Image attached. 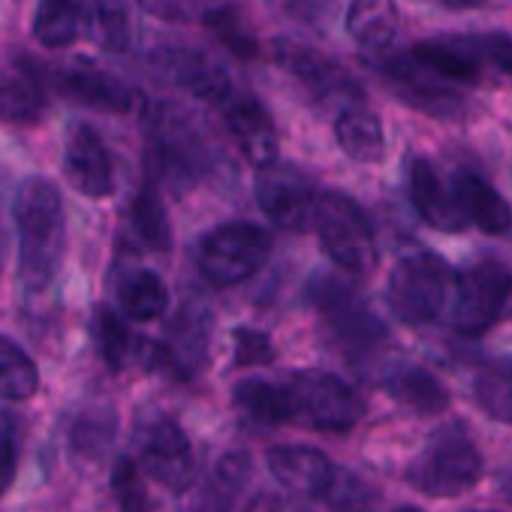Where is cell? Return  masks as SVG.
<instances>
[{"instance_id":"obj_26","label":"cell","mask_w":512,"mask_h":512,"mask_svg":"<svg viewBox=\"0 0 512 512\" xmlns=\"http://www.w3.org/2000/svg\"><path fill=\"white\" fill-rule=\"evenodd\" d=\"M347 34L365 52H383L398 37V7L392 0H350Z\"/></svg>"},{"instance_id":"obj_3","label":"cell","mask_w":512,"mask_h":512,"mask_svg":"<svg viewBox=\"0 0 512 512\" xmlns=\"http://www.w3.org/2000/svg\"><path fill=\"white\" fill-rule=\"evenodd\" d=\"M272 253V238L256 223H226L211 229L196 247V269L205 284L226 290L250 281Z\"/></svg>"},{"instance_id":"obj_31","label":"cell","mask_w":512,"mask_h":512,"mask_svg":"<svg viewBox=\"0 0 512 512\" xmlns=\"http://www.w3.org/2000/svg\"><path fill=\"white\" fill-rule=\"evenodd\" d=\"M121 308L130 320H157L169 308V290L154 272H133L121 284Z\"/></svg>"},{"instance_id":"obj_1","label":"cell","mask_w":512,"mask_h":512,"mask_svg":"<svg viewBox=\"0 0 512 512\" xmlns=\"http://www.w3.org/2000/svg\"><path fill=\"white\" fill-rule=\"evenodd\" d=\"M13 217L19 229V275L31 293H43L64 256L67 223L61 190L40 175H31L19 184Z\"/></svg>"},{"instance_id":"obj_19","label":"cell","mask_w":512,"mask_h":512,"mask_svg":"<svg viewBox=\"0 0 512 512\" xmlns=\"http://www.w3.org/2000/svg\"><path fill=\"white\" fill-rule=\"evenodd\" d=\"M208 335H211V314L202 308H184L178 320L169 329V338L163 347H157L160 362L178 374L181 380L193 377L208 353Z\"/></svg>"},{"instance_id":"obj_13","label":"cell","mask_w":512,"mask_h":512,"mask_svg":"<svg viewBox=\"0 0 512 512\" xmlns=\"http://www.w3.org/2000/svg\"><path fill=\"white\" fill-rule=\"evenodd\" d=\"M139 467L169 491H187L196 482L190 440L172 419L148 425L139 440Z\"/></svg>"},{"instance_id":"obj_16","label":"cell","mask_w":512,"mask_h":512,"mask_svg":"<svg viewBox=\"0 0 512 512\" xmlns=\"http://www.w3.org/2000/svg\"><path fill=\"white\" fill-rule=\"evenodd\" d=\"M223 118L235 145L256 169L278 160V130H275L272 115L260 106V100H253V97L226 100Z\"/></svg>"},{"instance_id":"obj_7","label":"cell","mask_w":512,"mask_h":512,"mask_svg":"<svg viewBox=\"0 0 512 512\" xmlns=\"http://www.w3.org/2000/svg\"><path fill=\"white\" fill-rule=\"evenodd\" d=\"M374 73L413 109L431 115V118H443V121H458L464 115V97L458 91V85L440 79L437 73H431L425 64H419L410 52H368Z\"/></svg>"},{"instance_id":"obj_12","label":"cell","mask_w":512,"mask_h":512,"mask_svg":"<svg viewBox=\"0 0 512 512\" xmlns=\"http://www.w3.org/2000/svg\"><path fill=\"white\" fill-rule=\"evenodd\" d=\"M272 58L281 70H287L314 100H347V103H359L362 91L359 85L350 79V73L344 67H338L332 58L293 43V40H275L272 43Z\"/></svg>"},{"instance_id":"obj_5","label":"cell","mask_w":512,"mask_h":512,"mask_svg":"<svg viewBox=\"0 0 512 512\" xmlns=\"http://www.w3.org/2000/svg\"><path fill=\"white\" fill-rule=\"evenodd\" d=\"M479 476L482 455L458 422L440 428L407 470V482L428 497H455Z\"/></svg>"},{"instance_id":"obj_43","label":"cell","mask_w":512,"mask_h":512,"mask_svg":"<svg viewBox=\"0 0 512 512\" xmlns=\"http://www.w3.org/2000/svg\"><path fill=\"white\" fill-rule=\"evenodd\" d=\"M482 58H488L497 70H503L506 76H512V37L506 34H485L476 40Z\"/></svg>"},{"instance_id":"obj_33","label":"cell","mask_w":512,"mask_h":512,"mask_svg":"<svg viewBox=\"0 0 512 512\" xmlns=\"http://www.w3.org/2000/svg\"><path fill=\"white\" fill-rule=\"evenodd\" d=\"M473 389H476L479 407L491 419L512 425V362L509 359H497V362L485 365L479 371Z\"/></svg>"},{"instance_id":"obj_11","label":"cell","mask_w":512,"mask_h":512,"mask_svg":"<svg viewBox=\"0 0 512 512\" xmlns=\"http://www.w3.org/2000/svg\"><path fill=\"white\" fill-rule=\"evenodd\" d=\"M311 299L323 311L335 338L347 350H371L386 338L383 323L356 299L353 287H347L335 278H320L311 287Z\"/></svg>"},{"instance_id":"obj_4","label":"cell","mask_w":512,"mask_h":512,"mask_svg":"<svg viewBox=\"0 0 512 512\" xmlns=\"http://www.w3.org/2000/svg\"><path fill=\"white\" fill-rule=\"evenodd\" d=\"M452 293V272L443 256L431 250H410L389 275V308L407 326L434 323Z\"/></svg>"},{"instance_id":"obj_27","label":"cell","mask_w":512,"mask_h":512,"mask_svg":"<svg viewBox=\"0 0 512 512\" xmlns=\"http://www.w3.org/2000/svg\"><path fill=\"white\" fill-rule=\"evenodd\" d=\"M386 389L398 404H404L407 410H413L419 416H434V413L446 410V404H449L446 386L431 371L416 368V365H401V368L389 371Z\"/></svg>"},{"instance_id":"obj_39","label":"cell","mask_w":512,"mask_h":512,"mask_svg":"<svg viewBox=\"0 0 512 512\" xmlns=\"http://www.w3.org/2000/svg\"><path fill=\"white\" fill-rule=\"evenodd\" d=\"M112 434H115V419H109L103 413H91V416H82L73 425V446L79 452L100 455L109 446Z\"/></svg>"},{"instance_id":"obj_14","label":"cell","mask_w":512,"mask_h":512,"mask_svg":"<svg viewBox=\"0 0 512 512\" xmlns=\"http://www.w3.org/2000/svg\"><path fill=\"white\" fill-rule=\"evenodd\" d=\"M64 172H67L70 184L88 199H106L112 193V187H115L112 160H109V151L94 127L76 124L67 133Z\"/></svg>"},{"instance_id":"obj_15","label":"cell","mask_w":512,"mask_h":512,"mask_svg":"<svg viewBox=\"0 0 512 512\" xmlns=\"http://www.w3.org/2000/svg\"><path fill=\"white\" fill-rule=\"evenodd\" d=\"M407 193L416 208V214L440 229V232H458L467 226V217L461 214L452 187H446L434 169L431 160L425 157H407Z\"/></svg>"},{"instance_id":"obj_29","label":"cell","mask_w":512,"mask_h":512,"mask_svg":"<svg viewBox=\"0 0 512 512\" xmlns=\"http://www.w3.org/2000/svg\"><path fill=\"white\" fill-rule=\"evenodd\" d=\"M85 13L76 0H40L34 13V37L46 49H67L82 34Z\"/></svg>"},{"instance_id":"obj_32","label":"cell","mask_w":512,"mask_h":512,"mask_svg":"<svg viewBox=\"0 0 512 512\" xmlns=\"http://www.w3.org/2000/svg\"><path fill=\"white\" fill-rule=\"evenodd\" d=\"M130 220H133V229L136 235L154 247V250H169L172 244V226H169V217H166V205L157 193L154 184H145L136 199H133V208H130Z\"/></svg>"},{"instance_id":"obj_6","label":"cell","mask_w":512,"mask_h":512,"mask_svg":"<svg viewBox=\"0 0 512 512\" xmlns=\"http://www.w3.org/2000/svg\"><path fill=\"white\" fill-rule=\"evenodd\" d=\"M323 250L332 256V263L353 272L368 275L377 269V241L374 229L365 217V211L341 190H323L317 196V214H314Z\"/></svg>"},{"instance_id":"obj_10","label":"cell","mask_w":512,"mask_h":512,"mask_svg":"<svg viewBox=\"0 0 512 512\" xmlns=\"http://www.w3.org/2000/svg\"><path fill=\"white\" fill-rule=\"evenodd\" d=\"M253 193L260 202L263 214L287 232H305L317 214V196L302 169L293 163H269L256 169Z\"/></svg>"},{"instance_id":"obj_38","label":"cell","mask_w":512,"mask_h":512,"mask_svg":"<svg viewBox=\"0 0 512 512\" xmlns=\"http://www.w3.org/2000/svg\"><path fill=\"white\" fill-rule=\"evenodd\" d=\"M19 470V422L13 413L0 410V497H4Z\"/></svg>"},{"instance_id":"obj_44","label":"cell","mask_w":512,"mask_h":512,"mask_svg":"<svg viewBox=\"0 0 512 512\" xmlns=\"http://www.w3.org/2000/svg\"><path fill=\"white\" fill-rule=\"evenodd\" d=\"M497 488H500V494H503V497L512 503V467L500 473V479H497Z\"/></svg>"},{"instance_id":"obj_18","label":"cell","mask_w":512,"mask_h":512,"mask_svg":"<svg viewBox=\"0 0 512 512\" xmlns=\"http://www.w3.org/2000/svg\"><path fill=\"white\" fill-rule=\"evenodd\" d=\"M55 85L76 103H85V106H94L103 112H127L136 100V94L127 82H121L118 76H112L100 67H91V64H76V67L58 70Z\"/></svg>"},{"instance_id":"obj_2","label":"cell","mask_w":512,"mask_h":512,"mask_svg":"<svg viewBox=\"0 0 512 512\" xmlns=\"http://www.w3.org/2000/svg\"><path fill=\"white\" fill-rule=\"evenodd\" d=\"M145 133L151 172L166 178L169 184L187 187L211 169L214 154L202 130L184 109L172 103H154L145 112Z\"/></svg>"},{"instance_id":"obj_28","label":"cell","mask_w":512,"mask_h":512,"mask_svg":"<svg viewBox=\"0 0 512 512\" xmlns=\"http://www.w3.org/2000/svg\"><path fill=\"white\" fill-rule=\"evenodd\" d=\"M235 407L241 410V416H247L256 425H284L293 416V401L287 389H278L266 380H244L235 386L232 392Z\"/></svg>"},{"instance_id":"obj_24","label":"cell","mask_w":512,"mask_h":512,"mask_svg":"<svg viewBox=\"0 0 512 512\" xmlns=\"http://www.w3.org/2000/svg\"><path fill=\"white\" fill-rule=\"evenodd\" d=\"M419 64H425L431 73H437L440 79L452 82V85H476L479 82V64H482V52L476 46V40H425L416 43L413 49H407Z\"/></svg>"},{"instance_id":"obj_17","label":"cell","mask_w":512,"mask_h":512,"mask_svg":"<svg viewBox=\"0 0 512 512\" xmlns=\"http://www.w3.org/2000/svg\"><path fill=\"white\" fill-rule=\"evenodd\" d=\"M266 461L272 476L293 494H329L338 479L332 461L314 446H275Z\"/></svg>"},{"instance_id":"obj_34","label":"cell","mask_w":512,"mask_h":512,"mask_svg":"<svg viewBox=\"0 0 512 512\" xmlns=\"http://www.w3.org/2000/svg\"><path fill=\"white\" fill-rule=\"evenodd\" d=\"M139 7L163 22H202L211 25L214 19L238 10V0H139Z\"/></svg>"},{"instance_id":"obj_30","label":"cell","mask_w":512,"mask_h":512,"mask_svg":"<svg viewBox=\"0 0 512 512\" xmlns=\"http://www.w3.org/2000/svg\"><path fill=\"white\" fill-rule=\"evenodd\" d=\"M40 389V371L34 359L7 335H0V398L28 401Z\"/></svg>"},{"instance_id":"obj_47","label":"cell","mask_w":512,"mask_h":512,"mask_svg":"<svg viewBox=\"0 0 512 512\" xmlns=\"http://www.w3.org/2000/svg\"><path fill=\"white\" fill-rule=\"evenodd\" d=\"M398 512H419V509H398Z\"/></svg>"},{"instance_id":"obj_25","label":"cell","mask_w":512,"mask_h":512,"mask_svg":"<svg viewBox=\"0 0 512 512\" xmlns=\"http://www.w3.org/2000/svg\"><path fill=\"white\" fill-rule=\"evenodd\" d=\"M335 139L341 151L356 160V163H380L386 154V136L380 118L362 106V103H347L335 121Z\"/></svg>"},{"instance_id":"obj_21","label":"cell","mask_w":512,"mask_h":512,"mask_svg":"<svg viewBox=\"0 0 512 512\" xmlns=\"http://www.w3.org/2000/svg\"><path fill=\"white\" fill-rule=\"evenodd\" d=\"M452 193H455V202H458L461 214L467 217V223L479 226L488 235L509 232V226H512V208L494 190L491 181H485L482 175H476L470 169H458L452 175Z\"/></svg>"},{"instance_id":"obj_22","label":"cell","mask_w":512,"mask_h":512,"mask_svg":"<svg viewBox=\"0 0 512 512\" xmlns=\"http://www.w3.org/2000/svg\"><path fill=\"white\" fill-rule=\"evenodd\" d=\"M46 106V79L34 64L16 61L0 73V118L4 121L34 124L46 115Z\"/></svg>"},{"instance_id":"obj_46","label":"cell","mask_w":512,"mask_h":512,"mask_svg":"<svg viewBox=\"0 0 512 512\" xmlns=\"http://www.w3.org/2000/svg\"><path fill=\"white\" fill-rule=\"evenodd\" d=\"M272 512H302V509H296L293 503H281V506H275Z\"/></svg>"},{"instance_id":"obj_40","label":"cell","mask_w":512,"mask_h":512,"mask_svg":"<svg viewBox=\"0 0 512 512\" xmlns=\"http://www.w3.org/2000/svg\"><path fill=\"white\" fill-rule=\"evenodd\" d=\"M269 4L293 22L323 28L335 13V0H269Z\"/></svg>"},{"instance_id":"obj_8","label":"cell","mask_w":512,"mask_h":512,"mask_svg":"<svg viewBox=\"0 0 512 512\" xmlns=\"http://www.w3.org/2000/svg\"><path fill=\"white\" fill-rule=\"evenodd\" d=\"M293 416L308 428L350 431L365 416V401L353 386L329 371H299L287 383Z\"/></svg>"},{"instance_id":"obj_42","label":"cell","mask_w":512,"mask_h":512,"mask_svg":"<svg viewBox=\"0 0 512 512\" xmlns=\"http://www.w3.org/2000/svg\"><path fill=\"white\" fill-rule=\"evenodd\" d=\"M217 37H220V43L226 46V49H232L235 55H253L256 52V43L247 37V31L241 28V19H238V10H232V13H226V16H220V19H214L211 25H208Z\"/></svg>"},{"instance_id":"obj_37","label":"cell","mask_w":512,"mask_h":512,"mask_svg":"<svg viewBox=\"0 0 512 512\" xmlns=\"http://www.w3.org/2000/svg\"><path fill=\"white\" fill-rule=\"evenodd\" d=\"M112 494L121 506V512H148V491L142 482V473L133 458H118L112 470Z\"/></svg>"},{"instance_id":"obj_41","label":"cell","mask_w":512,"mask_h":512,"mask_svg":"<svg viewBox=\"0 0 512 512\" xmlns=\"http://www.w3.org/2000/svg\"><path fill=\"white\" fill-rule=\"evenodd\" d=\"M275 359L272 341L263 332L235 329V365H266Z\"/></svg>"},{"instance_id":"obj_36","label":"cell","mask_w":512,"mask_h":512,"mask_svg":"<svg viewBox=\"0 0 512 512\" xmlns=\"http://www.w3.org/2000/svg\"><path fill=\"white\" fill-rule=\"evenodd\" d=\"M97 347H100L106 365L115 368V371L124 368V362L133 353V335H130L127 323L109 308L97 311Z\"/></svg>"},{"instance_id":"obj_35","label":"cell","mask_w":512,"mask_h":512,"mask_svg":"<svg viewBox=\"0 0 512 512\" xmlns=\"http://www.w3.org/2000/svg\"><path fill=\"white\" fill-rule=\"evenodd\" d=\"M94 40L109 52H127L130 46V13L124 0H91Z\"/></svg>"},{"instance_id":"obj_9","label":"cell","mask_w":512,"mask_h":512,"mask_svg":"<svg viewBox=\"0 0 512 512\" xmlns=\"http://www.w3.org/2000/svg\"><path fill=\"white\" fill-rule=\"evenodd\" d=\"M512 293V278L497 263H476L455 278L452 326L467 338L485 335L503 314Z\"/></svg>"},{"instance_id":"obj_20","label":"cell","mask_w":512,"mask_h":512,"mask_svg":"<svg viewBox=\"0 0 512 512\" xmlns=\"http://www.w3.org/2000/svg\"><path fill=\"white\" fill-rule=\"evenodd\" d=\"M163 67L175 85H181L187 94L205 103H226L232 97V82L229 73L220 61H214L205 52H190V49H172L163 58Z\"/></svg>"},{"instance_id":"obj_23","label":"cell","mask_w":512,"mask_h":512,"mask_svg":"<svg viewBox=\"0 0 512 512\" xmlns=\"http://www.w3.org/2000/svg\"><path fill=\"white\" fill-rule=\"evenodd\" d=\"M250 476V458L244 452H226L217 458L214 470L196 485H190L181 512H232L235 497L241 494Z\"/></svg>"},{"instance_id":"obj_45","label":"cell","mask_w":512,"mask_h":512,"mask_svg":"<svg viewBox=\"0 0 512 512\" xmlns=\"http://www.w3.org/2000/svg\"><path fill=\"white\" fill-rule=\"evenodd\" d=\"M440 4H446V7H479V4H485V0H440Z\"/></svg>"}]
</instances>
